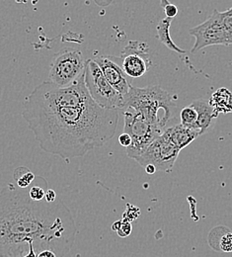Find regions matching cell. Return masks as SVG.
<instances>
[{"label":"cell","instance_id":"obj_24","mask_svg":"<svg viewBox=\"0 0 232 257\" xmlns=\"http://www.w3.org/2000/svg\"><path fill=\"white\" fill-rule=\"evenodd\" d=\"M124 0H102L101 2V7H105V6H109L111 4H118V3H122Z\"/></svg>","mask_w":232,"mask_h":257},{"label":"cell","instance_id":"obj_9","mask_svg":"<svg viewBox=\"0 0 232 257\" xmlns=\"http://www.w3.org/2000/svg\"><path fill=\"white\" fill-rule=\"evenodd\" d=\"M148 51L147 44L143 42L130 41L126 46L122 52L120 61L125 73L129 77H141L147 72L152 64Z\"/></svg>","mask_w":232,"mask_h":257},{"label":"cell","instance_id":"obj_11","mask_svg":"<svg viewBox=\"0 0 232 257\" xmlns=\"http://www.w3.org/2000/svg\"><path fill=\"white\" fill-rule=\"evenodd\" d=\"M191 105L195 108L198 113V120L195 125V128L199 133V135H203L209 131V128L213 126L214 120L218 117V114L213 110L208 101L198 99L191 103Z\"/></svg>","mask_w":232,"mask_h":257},{"label":"cell","instance_id":"obj_26","mask_svg":"<svg viewBox=\"0 0 232 257\" xmlns=\"http://www.w3.org/2000/svg\"><path fill=\"white\" fill-rule=\"evenodd\" d=\"M144 169L147 174H154L156 172V168L153 165H146Z\"/></svg>","mask_w":232,"mask_h":257},{"label":"cell","instance_id":"obj_16","mask_svg":"<svg viewBox=\"0 0 232 257\" xmlns=\"http://www.w3.org/2000/svg\"><path fill=\"white\" fill-rule=\"evenodd\" d=\"M14 179L18 187L27 188L33 183L34 180L36 179V176L27 167L21 166L15 169Z\"/></svg>","mask_w":232,"mask_h":257},{"label":"cell","instance_id":"obj_17","mask_svg":"<svg viewBox=\"0 0 232 257\" xmlns=\"http://www.w3.org/2000/svg\"><path fill=\"white\" fill-rule=\"evenodd\" d=\"M180 120L182 125L189 128H195V125L198 120V113L192 105L186 106L180 112Z\"/></svg>","mask_w":232,"mask_h":257},{"label":"cell","instance_id":"obj_5","mask_svg":"<svg viewBox=\"0 0 232 257\" xmlns=\"http://www.w3.org/2000/svg\"><path fill=\"white\" fill-rule=\"evenodd\" d=\"M124 115L125 126L124 133L130 135L132 144L127 148V155L130 159L135 160L141 156L150 144L160 137L163 132L150 124L140 114L130 107H125L121 110Z\"/></svg>","mask_w":232,"mask_h":257},{"label":"cell","instance_id":"obj_18","mask_svg":"<svg viewBox=\"0 0 232 257\" xmlns=\"http://www.w3.org/2000/svg\"><path fill=\"white\" fill-rule=\"evenodd\" d=\"M220 251L222 252H232V231L227 232L221 239L220 244Z\"/></svg>","mask_w":232,"mask_h":257},{"label":"cell","instance_id":"obj_21","mask_svg":"<svg viewBox=\"0 0 232 257\" xmlns=\"http://www.w3.org/2000/svg\"><path fill=\"white\" fill-rule=\"evenodd\" d=\"M164 11H165L166 17H169V18H174L178 14L177 6L172 3H169L168 5H166L164 7Z\"/></svg>","mask_w":232,"mask_h":257},{"label":"cell","instance_id":"obj_1","mask_svg":"<svg viewBox=\"0 0 232 257\" xmlns=\"http://www.w3.org/2000/svg\"><path fill=\"white\" fill-rule=\"evenodd\" d=\"M120 114L92 99L85 73L67 87L44 81L26 98L22 113L40 148L66 161L107 144L116 134Z\"/></svg>","mask_w":232,"mask_h":257},{"label":"cell","instance_id":"obj_19","mask_svg":"<svg viewBox=\"0 0 232 257\" xmlns=\"http://www.w3.org/2000/svg\"><path fill=\"white\" fill-rule=\"evenodd\" d=\"M132 229H133L132 224L130 222H128V221L123 220V221H121L120 226L117 229V233L121 237H127V236H129L131 234Z\"/></svg>","mask_w":232,"mask_h":257},{"label":"cell","instance_id":"obj_7","mask_svg":"<svg viewBox=\"0 0 232 257\" xmlns=\"http://www.w3.org/2000/svg\"><path fill=\"white\" fill-rule=\"evenodd\" d=\"M180 152L181 151L173 144L169 137L163 133L134 161L138 162L143 168L146 165H153L156 171L170 172L174 167Z\"/></svg>","mask_w":232,"mask_h":257},{"label":"cell","instance_id":"obj_14","mask_svg":"<svg viewBox=\"0 0 232 257\" xmlns=\"http://www.w3.org/2000/svg\"><path fill=\"white\" fill-rule=\"evenodd\" d=\"M172 21H173V18H169V17H165L159 21V23L156 27L158 40L165 46L167 49H169L173 52L179 53V54H185L186 51L179 48L171 39L170 27H171Z\"/></svg>","mask_w":232,"mask_h":257},{"label":"cell","instance_id":"obj_4","mask_svg":"<svg viewBox=\"0 0 232 257\" xmlns=\"http://www.w3.org/2000/svg\"><path fill=\"white\" fill-rule=\"evenodd\" d=\"M85 64L86 60L80 51L64 48L52 59L48 81L60 87L70 86L85 73Z\"/></svg>","mask_w":232,"mask_h":257},{"label":"cell","instance_id":"obj_2","mask_svg":"<svg viewBox=\"0 0 232 257\" xmlns=\"http://www.w3.org/2000/svg\"><path fill=\"white\" fill-rule=\"evenodd\" d=\"M30 186L10 183L0 192V257H26L44 250L65 257L77 233L72 214L62 200L31 199Z\"/></svg>","mask_w":232,"mask_h":257},{"label":"cell","instance_id":"obj_13","mask_svg":"<svg viewBox=\"0 0 232 257\" xmlns=\"http://www.w3.org/2000/svg\"><path fill=\"white\" fill-rule=\"evenodd\" d=\"M208 102L218 115L232 113V92L225 87L214 91Z\"/></svg>","mask_w":232,"mask_h":257},{"label":"cell","instance_id":"obj_15","mask_svg":"<svg viewBox=\"0 0 232 257\" xmlns=\"http://www.w3.org/2000/svg\"><path fill=\"white\" fill-rule=\"evenodd\" d=\"M230 229L227 227V226H224V225H217L215 227H213L208 235H207V242H208V245L214 250V251H217L219 252L220 251V247H219V244H220V241L222 239V237L227 233L229 232Z\"/></svg>","mask_w":232,"mask_h":257},{"label":"cell","instance_id":"obj_27","mask_svg":"<svg viewBox=\"0 0 232 257\" xmlns=\"http://www.w3.org/2000/svg\"><path fill=\"white\" fill-rule=\"evenodd\" d=\"M160 3H161V6L164 8L166 5H168L170 2L168 0H160Z\"/></svg>","mask_w":232,"mask_h":257},{"label":"cell","instance_id":"obj_10","mask_svg":"<svg viewBox=\"0 0 232 257\" xmlns=\"http://www.w3.org/2000/svg\"><path fill=\"white\" fill-rule=\"evenodd\" d=\"M103 74L112 87L123 96H127L132 89L129 76L125 73L120 58L114 56H98L94 59Z\"/></svg>","mask_w":232,"mask_h":257},{"label":"cell","instance_id":"obj_23","mask_svg":"<svg viewBox=\"0 0 232 257\" xmlns=\"http://www.w3.org/2000/svg\"><path fill=\"white\" fill-rule=\"evenodd\" d=\"M45 200L49 203L55 202L57 200V194L53 190V189H48L46 192V196H45Z\"/></svg>","mask_w":232,"mask_h":257},{"label":"cell","instance_id":"obj_20","mask_svg":"<svg viewBox=\"0 0 232 257\" xmlns=\"http://www.w3.org/2000/svg\"><path fill=\"white\" fill-rule=\"evenodd\" d=\"M130 208L126 211V213L124 214V220L125 221H128V222H132L133 220H135L136 218H138L139 214H140V211L138 208L136 207H133L132 205H129Z\"/></svg>","mask_w":232,"mask_h":257},{"label":"cell","instance_id":"obj_8","mask_svg":"<svg viewBox=\"0 0 232 257\" xmlns=\"http://www.w3.org/2000/svg\"><path fill=\"white\" fill-rule=\"evenodd\" d=\"M189 33L196 39L195 45L191 50L194 54L210 46L230 45L228 35L221 19V14L216 9L213 10L208 19L190 29Z\"/></svg>","mask_w":232,"mask_h":257},{"label":"cell","instance_id":"obj_28","mask_svg":"<svg viewBox=\"0 0 232 257\" xmlns=\"http://www.w3.org/2000/svg\"><path fill=\"white\" fill-rule=\"evenodd\" d=\"M17 2H19V3H25L27 0H16Z\"/></svg>","mask_w":232,"mask_h":257},{"label":"cell","instance_id":"obj_3","mask_svg":"<svg viewBox=\"0 0 232 257\" xmlns=\"http://www.w3.org/2000/svg\"><path fill=\"white\" fill-rule=\"evenodd\" d=\"M176 95H172L158 85L144 88L132 87L125 97V107L132 108L164 133L176 111Z\"/></svg>","mask_w":232,"mask_h":257},{"label":"cell","instance_id":"obj_25","mask_svg":"<svg viewBox=\"0 0 232 257\" xmlns=\"http://www.w3.org/2000/svg\"><path fill=\"white\" fill-rule=\"evenodd\" d=\"M38 257H57V255L52 250H44L38 254Z\"/></svg>","mask_w":232,"mask_h":257},{"label":"cell","instance_id":"obj_12","mask_svg":"<svg viewBox=\"0 0 232 257\" xmlns=\"http://www.w3.org/2000/svg\"><path fill=\"white\" fill-rule=\"evenodd\" d=\"M164 133L180 151L187 148L200 136L197 130L186 127L181 123L166 128Z\"/></svg>","mask_w":232,"mask_h":257},{"label":"cell","instance_id":"obj_6","mask_svg":"<svg viewBox=\"0 0 232 257\" xmlns=\"http://www.w3.org/2000/svg\"><path fill=\"white\" fill-rule=\"evenodd\" d=\"M85 84L90 96L102 108L122 110L125 107V96L112 87L99 65L92 59L86 60Z\"/></svg>","mask_w":232,"mask_h":257},{"label":"cell","instance_id":"obj_22","mask_svg":"<svg viewBox=\"0 0 232 257\" xmlns=\"http://www.w3.org/2000/svg\"><path fill=\"white\" fill-rule=\"evenodd\" d=\"M119 143L121 146L125 147L126 149L129 148L132 144V139L130 137V135H128L127 133H123L120 137H119Z\"/></svg>","mask_w":232,"mask_h":257}]
</instances>
